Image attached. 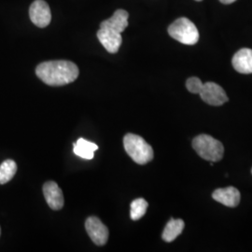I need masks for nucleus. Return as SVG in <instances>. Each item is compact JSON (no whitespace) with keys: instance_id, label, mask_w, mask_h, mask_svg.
I'll list each match as a JSON object with an SVG mask.
<instances>
[{"instance_id":"obj_5","label":"nucleus","mask_w":252,"mask_h":252,"mask_svg":"<svg viewBox=\"0 0 252 252\" xmlns=\"http://www.w3.org/2000/svg\"><path fill=\"white\" fill-rule=\"evenodd\" d=\"M199 94L204 102L214 107L221 106L229 100L225 91L215 82L204 83Z\"/></svg>"},{"instance_id":"obj_10","label":"nucleus","mask_w":252,"mask_h":252,"mask_svg":"<svg viewBox=\"0 0 252 252\" xmlns=\"http://www.w3.org/2000/svg\"><path fill=\"white\" fill-rule=\"evenodd\" d=\"M213 199L226 207H237L240 203L241 195L239 190L234 187L218 189L212 194Z\"/></svg>"},{"instance_id":"obj_15","label":"nucleus","mask_w":252,"mask_h":252,"mask_svg":"<svg viewBox=\"0 0 252 252\" xmlns=\"http://www.w3.org/2000/svg\"><path fill=\"white\" fill-rule=\"evenodd\" d=\"M17 171V164L13 160H6L0 165V184H6L13 179Z\"/></svg>"},{"instance_id":"obj_17","label":"nucleus","mask_w":252,"mask_h":252,"mask_svg":"<svg viewBox=\"0 0 252 252\" xmlns=\"http://www.w3.org/2000/svg\"><path fill=\"white\" fill-rule=\"evenodd\" d=\"M204 83L197 77H191L186 81V87L191 94H200Z\"/></svg>"},{"instance_id":"obj_2","label":"nucleus","mask_w":252,"mask_h":252,"mask_svg":"<svg viewBox=\"0 0 252 252\" xmlns=\"http://www.w3.org/2000/svg\"><path fill=\"white\" fill-rule=\"evenodd\" d=\"M124 146L127 154L138 164L143 165L153 159V148L140 135L127 134L124 138Z\"/></svg>"},{"instance_id":"obj_9","label":"nucleus","mask_w":252,"mask_h":252,"mask_svg":"<svg viewBox=\"0 0 252 252\" xmlns=\"http://www.w3.org/2000/svg\"><path fill=\"white\" fill-rule=\"evenodd\" d=\"M97 37L101 44L110 54H116L123 42L121 33L106 28H100L97 32Z\"/></svg>"},{"instance_id":"obj_1","label":"nucleus","mask_w":252,"mask_h":252,"mask_svg":"<svg viewBox=\"0 0 252 252\" xmlns=\"http://www.w3.org/2000/svg\"><path fill=\"white\" fill-rule=\"evenodd\" d=\"M36 76L50 86H63L71 83L79 77V67L70 61L56 60L39 63Z\"/></svg>"},{"instance_id":"obj_12","label":"nucleus","mask_w":252,"mask_h":252,"mask_svg":"<svg viewBox=\"0 0 252 252\" xmlns=\"http://www.w3.org/2000/svg\"><path fill=\"white\" fill-rule=\"evenodd\" d=\"M233 66L237 72L241 74H252V49H241L233 57Z\"/></svg>"},{"instance_id":"obj_3","label":"nucleus","mask_w":252,"mask_h":252,"mask_svg":"<svg viewBox=\"0 0 252 252\" xmlns=\"http://www.w3.org/2000/svg\"><path fill=\"white\" fill-rule=\"evenodd\" d=\"M192 148L202 159L211 162L220 161L224 154L222 143L211 135H197L192 140Z\"/></svg>"},{"instance_id":"obj_21","label":"nucleus","mask_w":252,"mask_h":252,"mask_svg":"<svg viewBox=\"0 0 252 252\" xmlns=\"http://www.w3.org/2000/svg\"></svg>"},{"instance_id":"obj_11","label":"nucleus","mask_w":252,"mask_h":252,"mask_svg":"<svg viewBox=\"0 0 252 252\" xmlns=\"http://www.w3.org/2000/svg\"><path fill=\"white\" fill-rule=\"evenodd\" d=\"M129 14L125 9H117L111 18L103 21L100 24V28H106L117 33H123L128 27Z\"/></svg>"},{"instance_id":"obj_14","label":"nucleus","mask_w":252,"mask_h":252,"mask_svg":"<svg viewBox=\"0 0 252 252\" xmlns=\"http://www.w3.org/2000/svg\"><path fill=\"white\" fill-rule=\"evenodd\" d=\"M184 226L185 223L182 220L171 219L162 232V239L168 243L174 241L182 233Z\"/></svg>"},{"instance_id":"obj_18","label":"nucleus","mask_w":252,"mask_h":252,"mask_svg":"<svg viewBox=\"0 0 252 252\" xmlns=\"http://www.w3.org/2000/svg\"><path fill=\"white\" fill-rule=\"evenodd\" d=\"M222 4H226V5H228V4H232V3H234L235 2L236 0H220Z\"/></svg>"},{"instance_id":"obj_19","label":"nucleus","mask_w":252,"mask_h":252,"mask_svg":"<svg viewBox=\"0 0 252 252\" xmlns=\"http://www.w3.org/2000/svg\"><path fill=\"white\" fill-rule=\"evenodd\" d=\"M195 1H202V0H195Z\"/></svg>"},{"instance_id":"obj_6","label":"nucleus","mask_w":252,"mask_h":252,"mask_svg":"<svg viewBox=\"0 0 252 252\" xmlns=\"http://www.w3.org/2000/svg\"><path fill=\"white\" fill-rule=\"evenodd\" d=\"M29 16L35 26L41 28L49 26L52 20L51 9L44 0H36L31 4Z\"/></svg>"},{"instance_id":"obj_4","label":"nucleus","mask_w":252,"mask_h":252,"mask_svg":"<svg viewBox=\"0 0 252 252\" xmlns=\"http://www.w3.org/2000/svg\"><path fill=\"white\" fill-rule=\"evenodd\" d=\"M168 34L174 39L185 45H194L199 40L197 27L189 19L185 17L176 20L168 27Z\"/></svg>"},{"instance_id":"obj_20","label":"nucleus","mask_w":252,"mask_h":252,"mask_svg":"<svg viewBox=\"0 0 252 252\" xmlns=\"http://www.w3.org/2000/svg\"><path fill=\"white\" fill-rule=\"evenodd\" d=\"M0 234H1V229H0Z\"/></svg>"},{"instance_id":"obj_13","label":"nucleus","mask_w":252,"mask_h":252,"mask_svg":"<svg viewBox=\"0 0 252 252\" xmlns=\"http://www.w3.org/2000/svg\"><path fill=\"white\" fill-rule=\"evenodd\" d=\"M98 149V146L84 138H79L73 146L74 153L82 159L92 160L94 157V152Z\"/></svg>"},{"instance_id":"obj_16","label":"nucleus","mask_w":252,"mask_h":252,"mask_svg":"<svg viewBox=\"0 0 252 252\" xmlns=\"http://www.w3.org/2000/svg\"><path fill=\"white\" fill-rule=\"evenodd\" d=\"M149 207L148 202L143 198H137L131 203L130 216L133 220H138L144 216Z\"/></svg>"},{"instance_id":"obj_7","label":"nucleus","mask_w":252,"mask_h":252,"mask_svg":"<svg viewBox=\"0 0 252 252\" xmlns=\"http://www.w3.org/2000/svg\"><path fill=\"white\" fill-rule=\"evenodd\" d=\"M85 229L92 241L97 246H104L108 242V229L98 218L89 217L85 221Z\"/></svg>"},{"instance_id":"obj_8","label":"nucleus","mask_w":252,"mask_h":252,"mask_svg":"<svg viewBox=\"0 0 252 252\" xmlns=\"http://www.w3.org/2000/svg\"><path fill=\"white\" fill-rule=\"evenodd\" d=\"M43 193L47 204L52 209L60 210L63 207V191L54 181L46 182L43 185Z\"/></svg>"}]
</instances>
